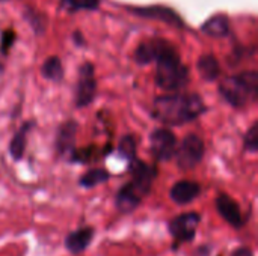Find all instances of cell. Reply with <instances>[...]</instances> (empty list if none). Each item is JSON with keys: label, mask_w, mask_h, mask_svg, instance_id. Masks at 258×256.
I'll use <instances>...</instances> for the list:
<instances>
[{"label": "cell", "mask_w": 258, "mask_h": 256, "mask_svg": "<svg viewBox=\"0 0 258 256\" xmlns=\"http://www.w3.org/2000/svg\"><path fill=\"white\" fill-rule=\"evenodd\" d=\"M206 112V104L198 94L172 92L153 103L151 115L166 125H183L198 119Z\"/></svg>", "instance_id": "cell-1"}, {"label": "cell", "mask_w": 258, "mask_h": 256, "mask_svg": "<svg viewBox=\"0 0 258 256\" xmlns=\"http://www.w3.org/2000/svg\"><path fill=\"white\" fill-rule=\"evenodd\" d=\"M156 62V84L168 92L178 91L189 83V68L181 62L175 47L168 41L165 48L157 56Z\"/></svg>", "instance_id": "cell-2"}, {"label": "cell", "mask_w": 258, "mask_h": 256, "mask_svg": "<svg viewBox=\"0 0 258 256\" xmlns=\"http://www.w3.org/2000/svg\"><path fill=\"white\" fill-rule=\"evenodd\" d=\"M219 94L230 106L236 109L249 106L258 97V72L246 71L222 78Z\"/></svg>", "instance_id": "cell-3"}, {"label": "cell", "mask_w": 258, "mask_h": 256, "mask_svg": "<svg viewBox=\"0 0 258 256\" xmlns=\"http://www.w3.org/2000/svg\"><path fill=\"white\" fill-rule=\"evenodd\" d=\"M206 146L204 140L198 134H187L181 143L175 149V158H177V166L181 170H192L195 169L204 158Z\"/></svg>", "instance_id": "cell-4"}, {"label": "cell", "mask_w": 258, "mask_h": 256, "mask_svg": "<svg viewBox=\"0 0 258 256\" xmlns=\"http://www.w3.org/2000/svg\"><path fill=\"white\" fill-rule=\"evenodd\" d=\"M200 223H201V214L197 211H189L172 217L168 223V231L175 243V247L194 241Z\"/></svg>", "instance_id": "cell-5"}, {"label": "cell", "mask_w": 258, "mask_h": 256, "mask_svg": "<svg viewBox=\"0 0 258 256\" xmlns=\"http://www.w3.org/2000/svg\"><path fill=\"white\" fill-rule=\"evenodd\" d=\"M97 92V80H95V69L91 62L82 63L79 68V78L76 84V97H74V104L77 109L88 107Z\"/></svg>", "instance_id": "cell-6"}, {"label": "cell", "mask_w": 258, "mask_h": 256, "mask_svg": "<svg viewBox=\"0 0 258 256\" xmlns=\"http://www.w3.org/2000/svg\"><path fill=\"white\" fill-rule=\"evenodd\" d=\"M177 149V137L171 130L157 128L150 134V151L157 161H169Z\"/></svg>", "instance_id": "cell-7"}, {"label": "cell", "mask_w": 258, "mask_h": 256, "mask_svg": "<svg viewBox=\"0 0 258 256\" xmlns=\"http://www.w3.org/2000/svg\"><path fill=\"white\" fill-rule=\"evenodd\" d=\"M128 170L132 175V180L128 181L132 184V187L142 196L145 198L147 195H150L151 187H153V181L157 175L156 169L150 164H147L145 161L139 160V158H133L128 163Z\"/></svg>", "instance_id": "cell-8"}, {"label": "cell", "mask_w": 258, "mask_h": 256, "mask_svg": "<svg viewBox=\"0 0 258 256\" xmlns=\"http://www.w3.org/2000/svg\"><path fill=\"white\" fill-rule=\"evenodd\" d=\"M216 210L219 216L234 229H242L245 226V217L242 214L240 205L227 193H219L216 198Z\"/></svg>", "instance_id": "cell-9"}, {"label": "cell", "mask_w": 258, "mask_h": 256, "mask_svg": "<svg viewBox=\"0 0 258 256\" xmlns=\"http://www.w3.org/2000/svg\"><path fill=\"white\" fill-rule=\"evenodd\" d=\"M127 9L132 11L135 15L145 17V18H153V20H159V21H163V23H166V24H169V26H175V27H183V26H184L183 18H181L175 11H172L171 8L162 6V5L139 6V8H132V6H128Z\"/></svg>", "instance_id": "cell-10"}, {"label": "cell", "mask_w": 258, "mask_h": 256, "mask_svg": "<svg viewBox=\"0 0 258 256\" xmlns=\"http://www.w3.org/2000/svg\"><path fill=\"white\" fill-rule=\"evenodd\" d=\"M94 237H95V229L92 226H83V228H79L76 231H71L65 237L63 244L70 253L80 255V253L86 252V249L94 241Z\"/></svg>", "instance_id": "cell-11"}, {"label": "cell", "mask_w": 258, "mask_h": 256, "mask_svg": "<svg viewBox=\"0 0 258 256\" xmlns=\"http://www.w3.org/2000/svg\"><path fill=\"white\" fill-rule=\"evenodd\" d=\"M200 193H201L200 183L189 181V180H181L175 183L169 190V196L172 202H175L177 205H187L194 202L200 196Z\"/></svg>", "instance_id": "cell-12"}, {"label": "cell", "mask_w": 258, "mask_h": 256, "mask_svg": "<svg viewBox=\"0 0 258 256\" xmlns=\"http://www.w3.org/2000/svg\"><path fill=\"white\" fill-rule=\"evenodd\" d=\"M76 134H77V124L74 121H68L60 125L57 136H56V151L62 157H71L73 151L76 149Z\"/></svg>", "instance_id": "cell-13"}, {"label": "cell", "mask_w": 258, "mask_h": 256, "mask_svg": "<svg viewBox=\"0 0 258 256\" xmlns=\"http://www.w3.org/2000/svg\"><path fill=\"white\" fill-rule=\"evenodd\" d=\"M168 44L166 39L162 38H151V39H145L142 41L136 51H135V60L139 65H147L150 62H154L157 59V56L160 54V51L165 48V45Z\"/></svg>", "instance_id": "cell-14"}, {"label": "cell", "mask_w": 258, "mask_h": 256, "mask_svg": "<svg viewBox=\"0 0 258 256\" xmlns=\"http://www.w3.org/2000/svg\"><path fill=\"white\" fill-rule=\"evenodd\" d=\"M142 196L132 187L130 183L124 184L116 196H115V207L121 214H132L142 202Z\"/></svg>", "instance_id": "cell-15"}, {"label": "cell", "mask_w": 258, "mask_h": 256, "mask_svg": "<svg viewBox=\"0 0 258 256\" xmlns=\"http://www.w3.org/2000/svg\"><path fill=\"white\" fill-rule=\"evenodd\" d=\"M201 29L212 38H224L230 33V18L225 14H218L207 20Z\"/></svg>", "instance_id": "cell-16"}, {"label": "cell", "mask_w": 258, "mask_h": 256, "mask_svg": "<svg viewBox=\"0 0 258 256\" xmlns=\"http://www.w3.org/2000/svg\"><path fill=\"white\" fill-rule=\"evenodd\" d=\"M197 68L201 77L207 81H215L221 75V63L213 54H204L198 59Z\"/></svg>", "instance_id": "cell-17"}, {"label": "cell", "mask_w": 258, "mask_h": 256, "mask_svg": "<svg viewBox=\"0 0 258 256\" xmlns=\"http://www.w3.org/2000/svg\"><path fill=\"white\" fill-rule=\"evenodd\" d=\"M30 130V124H24L12 137L11 145H9V152L15 161H20L24 155L26 151V143H27V133Z\"/></svg>", "instance_id": "cell-18"}, {"label": "cell", "mask_w": 258, "mask_h": 256, "mask_svg": "<svg viewBox=\"0 0 258 256\" xmlns=\"http://www.w3.org/2000/svg\"><path fill=\"white\" fill-rule=\"evenodd\" d=\"M41 75L50 81H60L63 78V66L57 56H50L41 66Z\"/></svg>", "instance_id": "cell-19"}, {"label": "cell", "mask_w": 258, "mask_h": 256, "mask_svg": "<svg viewBox=\"0 0 258 256\" xmlns=\"http://www.w3.org/2000/svg\"><path fill=\"white\" fill-rule=\"evenodd\" d=\"M109 180H110V174L106 169H89L80 177L79 184L83 189H94L100 184L107 183Z\"/></svg>", "instance_id": "cell-20"}, {"label": "cell", "mask_w": 258, "mask_h": 256, "mask_svg": "<svg viewBox=\"0 0 258 256\" xmlns=\"http://www.w3.org/2000/svg\"><path fill=\"white\" fill-rule=\"evenodd\" d=\"M101 0H60V8L67 12L94 11L100 6Z\"/></svg>", "instance_id": "cell-21"}, {"label": "cell", "mask_w": 258, "mask_h": 256, "mask_svg": "<svg viewBox=\"0 0 258 256\" xmlns=\"http://www.w3.org/2000/svg\"><path fill=\"white\" fill-rule=\"evenodd\" d=\"M136 146H138V143H136V139H135L133 134L124 136V137L121 139L119 145H118V152H119L121 158L127 160L128 163H130L133 158H136Z\"/></svg>", "instance_id": "cell-22"}, {"label": "cell", "mask_w": 258, "mask_h": 256, "mask_svg": "<svg viewBox=\"0 0 258 256\" xmlns=\"http://www.w3.org/2000/svg\"><path fill=\"white\" fill-rule=\"evenodd\" d=\"M243 146H245V151L252 152V154L258 151V122H254L246 131L245 139H243Z\"/></svg>", "instance_id": "cell-23"}, {"label": "cell", "mask_w": 258, "mask_h": 256, "mask_svg": "<svg viewBox=\"0 0 258 256\" xmlns=\"http://www.w3.org/2000/svg\"><path fill=\"white\" fill-rule=\"evenodd\" d=\"M15 32L14 30H11V29H8V30H5L3 33H2V42H0V48H2V51L3 53H6L12 45H14V42H15Z\"/></svg>", "instance_id": "cell-24"}, {"label": "cell", "mask_w": 258, "mask_h": 256, "mask_svg": "<svg viewBox=\"0 0 258 256\" xmlns=\"http://www.w3.org/2000/svg\"><path fill=\"white\" fill-rule=\"evenodd\" d=\"M231 256H254V252L249 249V247H239V249H236L233 253H231Z\"/></svg>", "instance_id": "cell-25"}, {"label": "cell", "mask_w": 258, "mask_h": 256, "mask_svg": "<svg viewBox=\"0 0 258 256\" xmlns=\"http://www.w3.org/2000/svg\"><path fill=\"white\" fill-rule=\"evenodd\" d=\"M0 2H5V0H0Z\"/></svg>", "instance_id": "cell-26"}]
</instances>
